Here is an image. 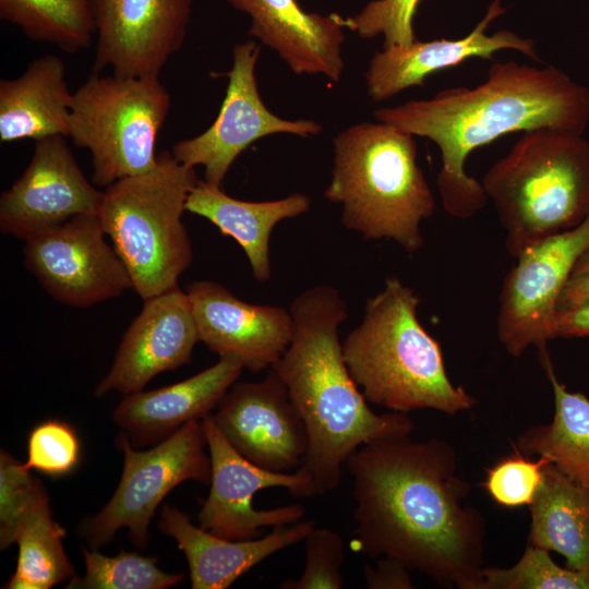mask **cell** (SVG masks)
Masks as SVG:
<instances>
[{"label": "cell", "instance_id": "1", "mask_svg": "<svg viewBox=\"0 0 589 589\" xmlns=\"http://www.w3.org/2000/svg\"><path fill=\"white\" fill-rule=\"evenodd\" d=\"M352 478L351 550L388 556L446 588L482 589L485 521L465 504L471 490L457 456L438 437L410 435L359 447L345 465Z\"/></svg>", "mask_w": 589, "mask_h": 589}, {"label": "cell", "instance_id": "2", "mask_svg": "<svg viewBox=\"0 0 589 589\" xmlns=\"http://www.w3.org/2000/svg\"><path fill=\"white\" fill-rule=\"evenodd\" d=\"M374 118L438 147L442 168L436 183L443 208L467 219L488 202L481 182L465 170L469 154L513 132L554 129L584 134L589 88L556 67L509 60L494 62L476 87L446 88L429 99L378 108Z\"/></svg>", "mask_w": 589, "mask_h": 589}, {"label": "cell", "instance_id": "3", "mask_svg": "<svg viewBox=\"0 0 589 589\" xmlns=\"http://www.w3.org/2000/svg\"><path fill=\"white\" fill-rule=\"evenodd\" d=\"M293 332L273 370L286 385L308 433V453L299 468L310 480L311 496L340 483L342 467L361 446L410 435L414 423L401 412L375 413L346 365L339 326L347 303L327 285L298 294L289 308Z\"/></svg>", "mask_w": 589, "mask_h": 589}, {"label": "cell", "instance_id": "4", "mask_svg": "<svg viewBox=\"0 0 589 589\" xmlns=\"http://www.w3.org/2000/svg\"><path fill=\"white\" fill-rule=\"evenodd\" d=\"M420 302L412 288L388 277L342 342L348 371L369 402L390 411H467L477 400L449 380L440 344L418 318Z\"/></svg>", "mask_w": 589, "mask_h": 589}, {"label": "cell", "instance_id": "5", "mask_svg": "<svg viewBox=\"0 0 589 589\" xmlns=\"http://www.w3.org/2000/svg\"><path fill=\"white\" fill-rule=\"evenodd\" d=\"M334 167L324 196L341 205V223L368 240L387 239L407 253L424 239L422 220L435 209L418 164L414 136L393 124L362 122L333 140Z\"/></svg>", "mask_w": 589, "mask_h": 589}, {"label": "cell", "instance_id": "6", "mask_svg": "<svg viewBox=\"0 0 589 589\" xmlns=\"http://www.w3.org/2000/svg\"><path fill=\"white\" fill-rule=\"evenodd\" d=\"M481 184L505 232L507 253L516 259L589 216V141L554 129L522 132Z\"/></svg>", "mask_w": 589, "mask_h": 589}, {"label": "cell", "instance_id": "7", "mask_svg": "<svg viewBox=\"0 0 589 589\" xmlns=\"http://www.w3.org/2000/svg\"><path fill=\"white\" fill-rule=\"evenodd\" d=\"M197 182L195 168L164 151L148 172L120 179L104 190L98 217L143 301L179 287L180 276L192 263L182 214Z\"/></svg>", "mask_w": 589, "mask_h": 589}, {"label": "cell", "instance_id": "8", "mask_svg": "<svg viewBox=\"0 0 589 589\" xmlns=\"http://www.w3.org/2000/svg\"><path fill=\"white\" fill-rule=\"evenodd\" d=\"M170 105L159 76L93 72L86 79L73 93L69 137L91 153L94 184L107 188L157 165L156 141Z\"/></svg>", "mask_w": 589, "mask_h": 589}, {"label": "cell", "instance_id": "9", "mask_svg": "<svg viewBox=\"0 0 589 589\" xmlns=\"http://www.w3.org/2000/svg\"><path fill=\"white\" fill-rule=\"evenodd\" d=\"M117 444L124 458L120 482L105 507L84 525V536L97 549L109 543L119 529L128 528L133 543L144 549L151 519L164 497L188 480L211 482L203 423L192 420L143 452L134 450L123 432Z\"/></svg>", "mask_w": 589, "mask_h": 589}, {"label": "cell", "instance_id": "10", "mask_svg": "<svg viewBox=\"0 0 589 589\" xmlns=\"http://www.w3.org/2000/svg\"><path fill=\"white\" fill-rule=\"evenodd\" d=\"M260 50L253 39L233 47L232 67L221 74L228 85L215 121L203 133L172 146L178 161L203 167L204 181L211 185L221 188L238 156L262 137L276 133L310 137L322 133V125L314 120L283 119L265 106L255 75Z\"/></svg>", "mask_w": 589, "mask_h": 589}, {"label": "cell", "instance_id": "11", "mask_svg": "<svg viewBox=\"0 0 589 589\" xmlns=\"http://www.w3.org/2000/svg\"><path fill=\"white\" fill-rule=\"evenodd\" d=\"M106 236L97 214L76 215L24 241V264L60 303L74 308L101 303L133 288Z\"/></svg>", "mask_w": 589, "mask_h": 589}, {"label": "cell", "instance_id": "12", "mask_svg": "<svg viewBox=\"0 0 589 589\" xmlns=\"http://www.w3.org/2000/svg\"><path fill=\"white\" fill-rule=\"evenodd\" d=\"M589 244V216L578 226L526 249L503 280L496 334L505 350L521 356L530 346L546 350L558 298Z\"/></svg>", "mask_w": 589, "mask_h": 589}, {"label": "cell", "instance_id": "13", "mask_svg": "<svg viewBox=\"0 0 589 589\" xmlns=\"http://www.w3.org/2000/svg\"><path fill=\"white\" fill-rule=\"evenodd\" d=\"M202 423L212 464L209 494L197 515L202 529L230 540H249L257 538L262 528L302 520L305 509L299 503L255 509L252 501L256 492L268 488H285L294 496L310 497L311 484L303 471L264 469L229 444L212 413Z\"/></svg>", "mask_w": 589, "mask_h": 589}, {"label": "cell", "instance_id": "14", "mask_svg": "<svg viewBox=\"0 0 589 589\" xmlns=\"http://www.w3.org/2000/svg\"><path fill=\"white\" fill-rule=\"evenodd\" d=\"M194 0H92L96 29L94 72L159 76L182 47Z\"/></svg>", "mask_w": 589, "mask_h": 589}, {"label": "cell", "instance_id": "15", "mask_svg": "<svg viewBox=\"0 0 589 589\" xmlns=\"http://www.w3.org/2000/svg\"><path fill=\"white\" fill-rule=\"evenodd\" d=\"M104 191L81 170L63 135L36 141L23 173L0 196V229L26 241L81 214H97Z\"/></svg>", "mask_w": 589, "mask_h": 589}, {"label": "cell", "instance_id": "16", "mask_svg": "<svg viewBox=\"0 0 589 589\" xmlns=\"http://www.w3.org/2000/svg\"><path fill=\"white\" fill-rule=\"evenodd\" d=\"M213 416L229 444L251 462L274 472H291L303 464L306 429L273 370L262 381L235 383Z\"/></svg>", "mask_w": 589, "mask_h": 589}, {"label": "cell", "instance_id": "17", "mask_svg": "<svg viewBox=\"0 0 589 589\" xmlns=\"http://www.w3.org/2000/svg\"><path fill=\"white\" fill-rule=\"evenodd\" d=\"M200 341L219 358L257 373L272 365L290 344L289 310L238 299L224 285L197 280L187 288Z\"/></svg>", "mask_w": 589, "mask_h": 589}, {"label": "cell", "instance_id": "18", "mask_svg": "<svg viewBox=\"0 0 589 589\" xmlns=\"http://www.w3.org/2000/svg\"><path fill=\"white\" fill-rule=\"evenodd\" d=\"M143 302L122 337L109 372L95 388L97 397L110 392H141L157 374L191 360L200 338L187 292L176 287Z\"/></svg>", "mask_w": 589, "mask_h": 589}, {"label": "cell", "instance_id": "19", "mask_svg": "<svg viewBox=\"0 0 589 589\" xmlns=\"http://www.w3.org/2000/svg\"><path fill=\"white\" fill-rule=\"evenodd\" d=\"M504 12L501 0H494L484 17L461 38L417 39L408 46L383 48L371 58L364 73L369 97L374 101L386 100L406 88L423 86L426 77L438 71L472 58L491 60L495 52L505 49L516 50L540 62L533 39L509 29H500L491 35L485 33L491 22Z\"/></svg>", "mask_w": 589, "mask_h": 589}, {"label": "cell", "instance_id": "20", "mask_svg": "<svg viewBox=\"0 0 589 589\" xmlns=\"http://www.w3.org/2000/svg\"><path fill=\"white\" fill-rule=\"evenodd\" d=\"M249 15V35L277 52L297 75L341 79L345 19L304 11L297 0H227Z\"/></svg>", "mask_w": 589, "mask_h": 589}, {"label": "cell", "instance_id": "21", "mask_svg": "<svg viewBox=\"0 0 589 589\" xmlns=\"http://www.w3.org/2000/svg\"><path fill=\"white\" fill-rule=\"evenodd\" d=\"M314 527V520H300L275 527L262 538L230 540L194 526L185 514L168 505L158 521L159 530L173 538L184 553L193 589L228 588L274 553L303 541Z\"/></svg>", "mask_w": 589, "mask_h": 589}, {"label": "cell", "instance_id": "22", "mask_svg": "<svg viewBox=\"0 0 589 589\" xmlns=\"http://www.w3.org/2000/svg\"><path fill=\"white\" fill-rule=\"evenodd\" d=\"M243 369L233 359L219 358L217 363L181 382L125 395L112 419L132 443L149 444L211 414Z\"/></svg>", "mask_w": 589, "mask_h": 589}, {"label": "cell", "instance_id": "23", "mask_svg": "<svg viewBox=\"0 0 589 589\" xmlns=\"http://www.w3.org/2000/svg\"><path fill=\"white\" fill-rule=\"evenodd\" d=\"M72 98L63 61L55 55L34 59L17 77L0 81L1 143L69 137Z\"/></svg>", "mask_w": 589, "mask_h": 589}, {"label": "cell", "instance_id": "24", "mask_svg": "<svg viewBox=\"0 0 589 589\" xmlns=\"http://www.w3.org/2000/svg\"><path fill=\"white\" fill-rule=\"evenodd\" d=\"M310 205L311 199L302 193L273 201H242L199 180L188 196L185 209L209 220L224 236L233 238L245 253L253 277L265 283L272 276L269 240L274 227L284 219L304 214Z\"/></svg>", "mask_w": 589, "mask_h": 589}, {"label": "cell", "instance_id": "25", "mask_svg": "<svg viewBox=\"0 0 589 589\" xmlns=\"http://www.w3.org/2000/svg\"><path fill=\"white\" fill-rule=\"evenodd\" d=\"M528 507L529 544L560 553L568 568L589 570V488L548 462Z\"/></svg>", "mask_w": 589, "mask_h": 589}, {"label": "cell", "instance_id": "26", "mask_svg": "<svg viewBox=\"0 0 589 589\" xmlns=\"http://www.w3.org/2000/svg\"><path fill=\"white\" fill-rule=\"evenodd\" d=\"M540 356L553 389L554 416L551 422L524 431L514 448L527 456L545 457L572 480L589 488V398L558 381L548 350Z\"/></svg>", "mask_w": 589, "mask_h": 589}, {"label": "cell", "instance_id": "27", "mask_svg": "<svg viewBox=\"0 0 589 589\" xmlns=\"http://www.w3.org/2000/svg\"><path fill=\"white\" fill-rule=\"evenodd\" d=\"M64 536L65 530L52 519L49 498L45 492L17 530L16 569L4 588L49 589L75 577V570L62 544Z\"/></svg>", "mask_w": 589, "mask_h": 589}, {"label": "cell", "instance_id": "28", "mask_svg": "<svg viewBox=\"0 0 589 589\" xmlns=\"http://www.w3.org/2000/svg\"><path fill=\"white\" fill-rule=\"evenodd\" d=\"M0 16L69 53L87 48L96 34L92 0H0Z\"/></svg>", "mask_w": 589, "mask_h": 589}, {"label": "cell", "instance_id": "29", "mask_svg": "<svg viewBox=\"0 0 589 589\" xmlns=\"http://www.w3.org/2000/svg\"><path fill=\"white\" fill-rule=\"evenodd\" d=\"M85 575L69 580L67 588L81 589H165L182 581L183 574L160 570L155 557L122 551L107 556L97 549H82Z\"/></svg>", "mask_w": 589, "mask_h": 589}, {"label": "cell", "instance_id": "30", "mask_svg": "<svg viewBox=\"0 0 589 589\" xmlns=\"http://www.w3.org/2000/svg\"><path fill=\"white\" fill-rule=\"evenodd\" d=\"M482 581V589H589V570L562 567L529 544L513 566L484 567Z\"/></svg>", "mask_w": 589, "mask_h": 589}, {"label": "cell", "instance_id": "31", "mask_svg": "<svg viewBox=\"0 0 589 589\" xmlns=\"http://www.w3.org/2000/svg\"><path fill=\"white\" fill-rule=\"evenodd\" d=\"M548 462L545 457L533 460L514 448V453L486 469L483 486L502 507L529 506L541 485Z\"/></svg>", "mask_w": 589, "mask_h": 589}, {"label": "cell", "instance_id": "32", "mask_svg": "<svg viewBox=\"0 0 589 589\" xmlns=\"http://www.w3.org/2000/svg\"><path fill=\"white\" fill-rule=\"evenodd\" d=\"M46 490L29 469L9 453L0 454V548L15 543L17 530Z\"/></svg>", "mask_w": 589, "mask_h": 589}, {"label": "cell", "instance_id": "33", "mask_svg": "<svg viewBox=\"0 0 589 589\" xmlns=\"http://www.w3.org/2000/svg\"><path fill=\"white\" fill-rule=\"evenodd\" d=\"M421 0H373L354 16L345 19L346 27L363 39L382 35L384 48L408 46L417 40L413 16Z\"/></svg>", "mask_w": 589, "mask_h": 589}, {"label": "cell", "instance_id": "34", "mask_svg": "<svg viewBox=\"0 0 589 589\" xmlns=\"http://www.w3.org/2000/svg\"><path fill=\"white\" fill-rule=\"evenodd\" d=\"M304 541L305 565L299 578L281 582L283 589H340L345 585L341 567L345 561L340 534L328 528H316Z\"/></svg>", "mask_w": 589, "mask_h": 589}, {"label": "cell", "instance_id": "35", "mask_svg": "<svg viewBox=\"0 0 589 589\" xmlns=\"http://www.w3.org/2000/svg\"><path fill=\"white\" fill-rule=\"evenodd\" d=\"M80 443L73 429L61 421L48 420L33 429L24 465L50 476H63L77 464Z\"/></svg>", "mask_w": 589, "mask_h": 589}, {"label": "cell", "instance_id": "36", "mask_svg": "<svg viewBox=\"0 0 589 589\" xmlns=\"http://www.w3.org/2000/svg\"><path fill=\"white\" fill-rule=\"evenodd\" d=\"M375 566L365 565L363 578L370 589H410L413 588L409 570L401 562L388 556L376 558Z\"/></svg>", "mask_w": 589, "mask_h": 589}, {"label": "cell", "instance_id": "37", "mask_svg": "<svg viewBox=\"0 0 589 589\" xmlns=\"http://www.w3.org/2000/svg\"><path fill=\"white\" fill-rule=\"evenodd\" d=\"M552 339L589 337V299L557 309L552 323Z\"/></svg>", "mask_w": 589, "mask_h": 589}, {"label": "cell", "instance_id": "38", "mask_svg": "<svg viewBox=\"0 0 589 589\" xmlns=\"http://www.w3.org/2000/svg\"><path fill=\"white\" fill-rule=\"evenodd\" d=\"M587 299H589V244L573 267L558 298L557 309L567 308Z\"/></svg>", "mask_w": 589, "mask_h": 589}]
</instances>
